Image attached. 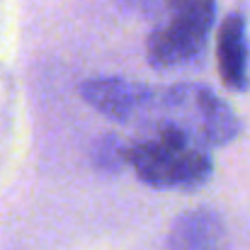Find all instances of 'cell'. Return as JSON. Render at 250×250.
<instances>
[{
    "label": "cell",
    "mask_w": 250,
    "mask_h": 250,
    "mask_svg": "<svg viewBox=\"0 0 250 250\" xmlns=\"http://www.w3.org/2000/svg\"><path fill=\"white\" fill-rule=\"evenodd\" d=\"M216 66L229 90L243 92L248 87V32L241 12L226 15L216 39Z\"/></svg>",
    "instance_id": "cell-5"
},
{
    "label": "cell",
    "mask_w": 250,
    "mask_h": 250,
    "mask_svg": "<svg viewBox=\"0 0 250 250\" xmlns=\"http://www.w3.org/2000/svg\"><path fill=\"white\" fill-rule=\"evenodd\" d=\"M81 95L92 109L112 122L134 124L144 97V83L124 78H92L81 85Z\"/></svg>",
    "instance_id": "cell-4"
},
{
    "label": "cell",
    "mask_w": 250,
    "mask_h": 250,
    "mask_svg": "<svg viewBox=\"0 0 250 250\" xmlns=\"http://www.w3.org/2000/svg\"><path fill=\"white\" fill-rule=\"evenodd\" d=\"M167 20L146 39V59L167 71L197 61L214 27L216 0H167Z\"/></svg>",
    "instance_id": "cell-3"
},
{
    "label": "cell",
    "mask_w": 250,
    "mask_h": 250,
    "mask_svg": "<svg viewBox=\"0 0 250 250\" xmlns=\"http://www.w3.org/2000/svg\"><path fill=\"white\" fill-rule=\"evenodd\" d=\"M126 163L144 185L156 189H197L214 172L209 146L177 126H158L129 144Z\"/></svg>",
    "instance_id": "cell-2"
},
{
    "label": "cell",
    "mask_w": 250,
    "mask_h": 250,
    "mask_svg": "<svg viewBox=\"0 0 250 250\" xmlns=\"http://www.w3.org/2000/svg\"><path fill=\"white\" fill-rule=\"evenodd\" d=\"M134 124H144L151 131L158 126H177L209 148L236 141L243 129L229 102L207 85L194 83L146 85Z\"/></svg>",
    "instance_id": "cell-1"
},
{
    "label": "cell",
    "mask_w": 250,
    "mask_h": 250,
    "mask_svg": "<svg viewBox=\"0 0 250 250\" xmlns=\"http://www.w3.org/2000/svg\"><path fill=\"white\" fill-rule=\"evenodd\" d=\"M126 148L129 144H124L119 136H102L95 141L92 146V161L97 170H104V172H117L122 166H129L126 163Z\"/></svg>",
    "instance_id": "cell-7"
},
{
    "label": "cell",
    "mask_w": 250,
    "mask_h": 250,
    "mask_svg": "<svg viewBox=\"0 0 250 250\" xmlns=\"http://www.w3.org/2000/svg\"><path fill=\"white\" fill-rule=\"evenodd\" d=\"M229 236L224 219L211 209L180 214L167 233V250H226Z\"/></svg>",
    "instance_id": "cell-6"
}]
</instances>
